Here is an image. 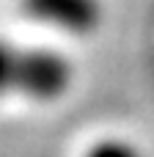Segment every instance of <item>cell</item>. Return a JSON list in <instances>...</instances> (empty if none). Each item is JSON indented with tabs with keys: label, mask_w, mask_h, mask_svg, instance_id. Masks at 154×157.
Here are the masks:
<instances>
[{
	"label": "cell",
	"mask_w": 154,
	"mask_h": 157,
	"mask_svg": "<svg viewBox=\"0 0 154 157\" xmlns=\"http://www.w3.org/2000/svg\"><path fill=\"white\" fill-rule=\"evenodd\" d=\"M72 86L74 66L61 50L0 39V99L22 97L33 102H55L63 99Z\"/></svg>",
	"instance_id": "6da1fadb"
},
{
	"label": "cell",
	"mask_w": 154,
	"mask_h": 157,
	"mask_svg": "<svg viewBox=\"0 0 154 157\" xmlns=\"http://www.w3.org/2000/svg\"><path fill=\"white\" fill-rule=\"evenodd\" d=\"M22 8L63 33H91L102 22V0H19Z\"/></svg>",
	"instance_id": "7a4b0ae2"
},
{
	"label": "cell",
	"mask_w": 154,
	"mask_h": 157,
	"mask_svg": "<svg viewBox=\"0 0 154 157\" xmlns=\"http://www.w3.org/2000/svg\"><path fill=\"white\" fill-rule=\"evenodd\" d=\"M83 157H146L143 149L130 141V138H121V135H105V138H96Z\"/></svg>",
	"instance_id": "3957f363"
}]
</instances>
